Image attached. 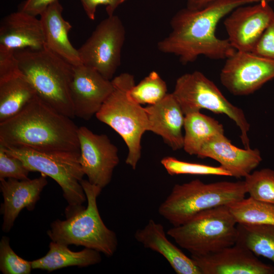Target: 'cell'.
<instances>
[{"label": "cell", "mask_w": 274, "mask_h": 274, "mask_svg": "<svg viewBox=\"0 0 274 274\" xmlns=\"http://www.w3.org/2000/svg\"><path fill=\"white\" fill-rule=\"evenodd\" d=\"M2 145L8 153L20 159L30 172H38L48 176L60 186L68 203L66 217L85 208L82 204L87 198L80 183L85 174L79 161L80 153L42 151Z\"/></svg>", "instance_id": "obj_7"}, {"label": "cell", "mask_w": 274, "mask_h": 274, "mask_svg": "<svg viewBox=\"0 0 274 274\" xmlns=\"http://www.w3.org/2000/svg\"><path fill=\"white\" fill-rule=\"evenodd\" d=\"M62 11L63 8L57 1L40 14L45 46L74 66L82 64L78 49L69 40L68 32L72 26L62 17Z\"/></svg>", "instance_id": "obj_21"}, {"label": "cell", "mask_w": 274, "mask_h": 274, "mask_svg": "<svg viewBox=\"0 0 274 274\" xmlns=\"http://www.w3.org/2000/svg\"><path fill=\"white\" fill-rule=\"evenodd\" d=\"M0 46L13 51L44 48L40 19L19 10L4 17L0 23Z\"/></svg>", "instance_id": "obj_19"}, {"label": "cell", "mask_w": 274, "mask_h": 274, "mask_svg": "<svg viewBox=\"0 0 274 274\" xmlns=\"http://www.w3.org/2000/svg\"><path fill=\"white\" fill-rule=\"evenodd\" d=\"M161 163L171 176L178 175H214L231 177L221 166H214L180 160L174 157H165Z\"/></svg>", "instance_id": "obj_29"}, {"label": "cell", "mask_w": 274, "mask_h": 274, "mask_svg": "<svg viewBox=\"0 0 274 274\" xmlns=\"http://www.w3.org/2000/svg\"><path fill=\"white\" fill-rule=\"evenodd\" d=\"M252 52L262 56L274 59V14Z\"/></svg>", "instance_id": "obj_32"}, {"label": "cell", "mask_w": 274, "mask_h": 274, "mask_svg": "<svg viewBox=\"0 0 274 274\" xmlns=\"http://www.w3.org/2000/svg\"><path fill=\"white\" fill-rule=\"evenodd\" d=\"M36 92L18 64L0 73V122L20 112Z\"/></svg>", "instance_id": "obj_22"}, {"label": "cell", "mask_w": 274, "mask_h": 274, "mask_svg": "<svg viewBox=\"0 0 274 274\" xmlns=\"http://www.w3.org/2000/svg\"><path fill=\"white\" fill-rule=\"evenodd\" d=\"M167 92L166 82L155 71L150 72L129 91L132 99L141 105L155 104L164 98Z\"/></svg>", "instance_id": "obj_27"}, {"label": "cell", "mask_w": 274, "mask_h": 274, "mask_svg": "<svg viewBox=\"0 0 274 274\" xmlns=\"http://www.w3.org/2000/svg\"><path fill=\"white\" fill-rule=\"evenodd\" d=\"M145 108L148 119V131L160 136L172 150L183 149L185 115L173 94L167 93L158 102Z\"/></svg>", "instance_id": "obj_18"}, {"label": "cell", "mask_w": 274, "mask_h": 274, "mask_svg": "<svg viewBox=\"0 0 274 274\" xmlns=\"http://www.w3.org/2000/svg\"><path fill=\"white\" fill-rule=\"evenodd\" d=\"M31 261L17 255L10 245L8 237L2 236L0 242V270L3 274H29Z\"/></svg>", "instance_id": "obj_30"}, {"label": "cell", "mask_w": 274, "mask_h": 274, "mask_svg": "<svg viewBox=\"0 0 274 274\" xmlns=\"http://www.w3.org/2000/svg\"><path fill=\"white\" fill-rule=\"evenodd\" d=\"M236 243L244 245L256 256L270 260L274 265V225L237 224Z\"/></svg>", "instance_id": "obj_25"}, {"label": "cell", "mask_w": 274, "mask_h": 274, "mask_svg": "<svg viewBox=\"0 0 274 274\" xmlns=\"http://www.w3.org/2000/svg\"><path fill=\"white\" fill-rule=\"evenodd\" d=\"M274 78V59L252 52L235 51L226 59L220 81L231 94L249 95Z\"/></svg>", "instance_id": "obj_11"}, {"label": "cell", "mask_w": 274, "mask_h": 274, "mask_svg": "<svg viewBox=\"0 0 274 274\" xmlns=\"http://www.w3.org/2000/svg\"><path fill=\"white\" fill-rule=\"evenodd\" d=\"M216 1L217 0H187L186 8L191 10H198Z\"/></svg>", "instance_id": "obj_35"}, {"label": "cell", "mask_w": 274, "mask_h": 274, "mask_svg": "<svg viewBox=\"0 0 274 274\" xmlns=\"http://www.w3.org/2000/svg\"><path fill=\"white\" fill-rule=\"evenodd\" d=\"M49 250L43 257L31 261L32 269L52 272L68 266L84 267L99 263L101 260L100 252L89 248L75 252L68 246L51 241Z\"/></svg>", "instance_id": "obj_23"}, {"label": "cell", "mask_w": 274, "mask_h": 274, "mask_svg": "<svg viewBox=\"0 0 274 274\" xmlns=\"http://www.w3.org/2000/svg\"><path fill=\"white\" fill-rule=\"evenodd\" d=\"M71 119L37 95L17 114L0 122V144L80 153L78 127Z\"/></svg>", "instance_id": "obj_2"}, {"label": "cell", "mask_w": 274, "mask_h": 274, "mask_svg": "<svg viewBox=\"0 0 274 274\" xmlns=\"http://www.w3.org/2000/svg\"><path fill=\"white\" fill-rule=\"evenodd\" d=\"M172 93L185 115L206 109L228 116L239 128L245 148H250L248 136L250 124L243 110L231 104L203 74L194 71L181 75L177 79Z\"/></svg>", "instance_id": "obj_9"}, {"label": "cell", "mask_w": 274, "mask_h": 274, "mask_svg": "<svg viewBox=\"0 0 274 274\" xmlns=\"http://www.w3.org/2000/svg\"><path fill=\"white\" fill-rule=\"evenodd\" d=\"M78 138L82 170L90 183L103 189L119 162L118 148L107 135L95 134L85 126L78 127Z\"/></svg>", "instance_id": "obj_12"}, {"label": "cell", "mask_w": 274, "mask_h": 274, "mask_svg": "<svg viewBox=\"0 0 274 274\" xmlns=\"http://www.w3.org/2000/svg\"><path fill=\"white\" fill-rule=\"evenodd\" d=\"M261 0H217L198 10L185 8L170 20L171 31L159 41L161 52L179 57L184 64L200 55L212 59H226L236 51L228 40L216 35L218 23L236 8Z\"/></svg>", "instance_id": "obj_1"}, {"label": "cell", "mask_w": 274, "mask_h": 274, "mask_svg": "<svg viewBox=\"0 0 274 274\" xmlns=\"http://www.w3.org/2000/svg\"><path fill=\"white\" fill-rule=\"evenodd\" d=\"M70 87L75 117L88 121L98 112L113 89L111 80L83 64L74 66Z\"/></svg>", "instance_id": "obj_14"}, {"label": "cell", "mask_w": 274, "mask_h": 274, "mask_svg": "<svg viewBox=\"0 0 274 274\" xmlns=\"http://www.w3.org/2000/svg\"><path fill=\"white\" fill-rule=\"evenodd\" d=\"M200 158H210L228 171L231 177L245 178L262 160L258 149L239 148L232 144L224 135L216 136L206 143L198 154Z\"/></svg>", "instance_id": "obj_17"}, {"label": "cell", "mask_w": 274, "mask_h": 274, "mask_svg": "<svg viewBox=\"0 0 274 274\" xmlns=\"http://www.w3.org/2000/svg\"><path fill=\"white\" fill-rule=\"evenodd\" d=\"M58 0H26L22 2L18 10L37 16L51 4Z\"/></svg>", "instance_id": "obj_34"}, {"label": "cell", "mask_w": 274, "mask_h": 274, "mask_svg": "<svg viewBox=\"0 0 274 274\" xmlns=\"http://www.w3.org/2000/svg\"><path fill=\"white\" fill-rule=\"evenodd\" d=\"M19 67L43 101L59 113L75 117L70 87L74 66L46 46L14 51Z\"/></svg>", "instance_id": "obj_3"}, {"label": "cell", "mask_w": 274, "mask_h": 274, "mask_svg": "<svg viewBox=\"0 0 274 274\" xmlns=\"http://www.w3.org/2000/svg\"><path fill=\"white\" fill-rule=\"evenodd\" d=\"M247 193L244 181L204 183L196 179L175 185L158 212L177 226L200 212L238 201Z\"/></svg>", "instance_id": "obj_6"}, {"label": "cell", "mask_w": 274, "mask_h": 274, "mask_svg": "<svg viewBox=\"0 0 274 274\" xmlns=\"http://www.w3.org/2000/svg\"><path fill=\"white\" fill-rule=\"evenodd\" d=\"M135 239L145 248L158 252L177 274H201L193 259L186 256L167 237L162 225L150 219L134 233Z\"/></svg>", "instance_id": "obj_20"}, {"label": "cell", "mask_w": 274, "mask_h": 274, "mask_svg": "<svg viewBox=\"0 0 274 274\" xmlns=\"http://www.w3.org/2000/svg\"><path fill=\"white\" fill-rule=\"evenodd\" d=\"M111 81L113 89L95 116L123 139L128 149L125 162L135 169L141 157L142 138L148 131L147 114L145 108L130 95L135 85L133 75L123 73Z\"/></svg>", "instance_id": "obj_4"}, {"label": "cell", "mask_w": 274, "mask_h": 274, "mask_svg": "<svg viewBox=\"0 0 274 274\" xmlns=\"http://www.w3.org/2000/svg\"><path fill=\"white\" fill-rule=\"evenodd\" d=\"M268 3L274 2V0H266Z\"/></svg>", "instance_id": "obj_36"}, {"label": "cell", "mask_w": 274, "mask_h": 274, "mask_svg": "<svg viewBox=\"0 0 274 274\" xmlns=\"http://www.w3.org/2000/svg\"><path fill=\"white\" fill-rule=\"evenodd\" d=\"M167 234L191 255L202 256L234 245L237 223L227 206L200 212L184 223L168 229Z\"/></svg>", "instance_id": "obj_8"}, {"label": "cell", "mask_w": 274, "mask_h": 274, "mask_svg": "<svg viewBox=\"0 0 274 274\" xmlns=\"http://www.w3.org/2000/svg\"><path fill=\"white\" fill-rule=\"evenodd\" d=\"M80 183L86 196L87 207L65 220H54L47 233L56 243L81 246L112 256L117 248L118 239L115 232L106 226L99 213L97 198L102 189L88 180L83 179Z\"/></svg>", "instance_id": "obj_5"}, {"label": "cell", "mask_w": 274, "mask_h": 274, "mask_svg": "<svg viewBox=\"0 0 274 274\" xmlns=\"http://www.w3.org/2000/svg\"><path fill=\"white\" fill-rule=\"evenodd\" d=\"M84 10L88 17L92 20L95 19V13L98 6H106L108 16L114 15L119 6L126 0H80Z\"/></svg>", "instance_id": "obj_33"}, {"label": "cell", "mask_w": 274, "mask_h": 274, "mask_svg": "<svg viewBox=\"0 0 274 274\" xmlns=\"http://www.w3.org/2000/svg\"><path fill=\"white\" fill-rule=\"evenodd\" d=\"M252 4L236 8L224 21L227 39L236 51L252 52L274 14L266 0Z\"/></svg>", "instance_id": "obj_13"}, {"label": "cell", "mask_w": 274, "mask_h": 274, "mask_svg": "<svg viewBox=\"0 0 274 274\" xmlns=\"http://www.w3.org/2000/svg\"><path fill=\"white\" fill-rule=\"evenodd\" d=\"M191 258L201 274H274L273 266L262 262L237 243L215 253Z\"/></svg>", "instance_id": "obj_15"}, {"label": "cell", "mask_w": 274, "mask_h": 274, "mask_svg": "<svg viewBox=\"0 0 274 274\" xmlns=\"http://www.w3.org/2000/svg\"><path fill=\"white\" fill-rule=\"evenodd\" d=\"M184 150L197 155L203 145L211 139L224 134L223 125L209 116L196 112L185 115Z\"/></svg>", "instance_id": "obj_24"}, {"label": "cell", "mask_w": 274, "mask_h": 274, "mask_svg": "<svg viewBox=\"0 0 274 274\" xmlns=\"http://www.w3.org/2000/svg\"><path fill=\"white\" fill-rule=\"evenodd\" d=\"M29 172L20 159L8 153L0 145V180H28Z\"/></svg>", "instance_id": "obj_31"}, {"label": "cell", "mask_w": 274, "mask_h": 274, "mask_svg": "<svg viewBox=\"0 0 274 274\" xmlns=\"http://www.w3.org/2000/svg\"><path fill=\"white\" fill-rule=\"evenodd\" d=\"M125 36L120 18L115 15L108 16L78 49L81 63L112 80L121 63Z\"/></svg>", "instance_id": "obj_10"}, {"label": "cell", "mask_w": 274, "mask_h": 274, "mask_svg": "<svg viewBox=\"0 0 274 274\" xmlns=\"http://www.w3.org/2000/svg\"><path fill=\"white\" fill-rule=\"evenodd\" d=\"M237 224L274 225V204L250 196L227 205Z\"/></svg>", "instance_id": "obj_26"}, {"label": "cell", "mask_w": 274, "mask_h": 274, "mask_svg": "<svg viewBox=\"0 0 274 274\" xmlns=\"http://www.w3.org/2000/svg\"><path fill=\"white\" fill-rule=\"evenodd\" d=\"M46 176L25 180L13 178L0 180V189L4 198L0 212L3 216L2 229L9 232L20 212L24 208L33 211L40 194L47 185Z\"/></svg>", "instance_id": "obj_16"}, {"label": "cell", "mask_w": 274, "mask_h": 274, "mask_svg": "<svg viewBox=\"0 0 274 274\" xmlns=\"http://www.w3.org/2000/svg\"><path fill=\"white\" fill-rule=\"evenodd\" d=\"M244 182L249 196L274 204V170H255L245 178Z\"/></svg>", "instance_id": "obj_28"}]
</instances>
